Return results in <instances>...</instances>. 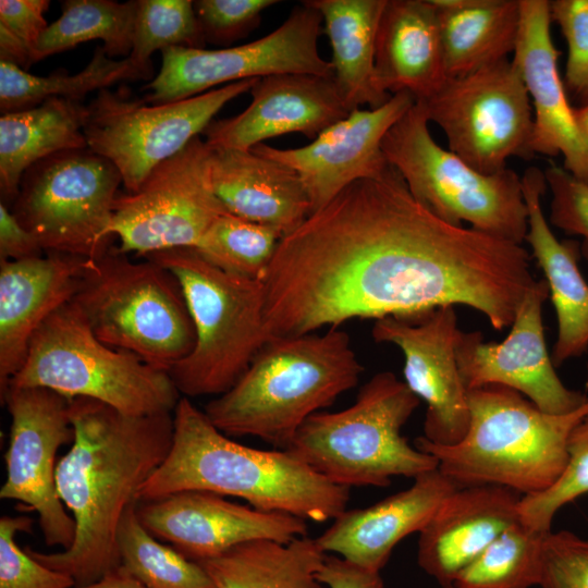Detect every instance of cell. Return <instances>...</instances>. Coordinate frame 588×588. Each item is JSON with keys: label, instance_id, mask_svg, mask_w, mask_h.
Returning <instances> with one entry per match:
<instances>
[{"label": "cell", "instance_id": "6da1fadb", "mask_svg": "<svg viewBox=\"0 0 588 588\" xmlns=\"http://www.w3.org/2000/svg\"><path fill=\"white\" fill-rule=\"evenodd\" d=\"M536 280L526 248L438 218L390 166L281 238L261 279L265 328L301 335L465 305L501 331Z\"/></svg>", "mask_w": 588, "mask_h": 588}, {"label": "cell", "instance_id": "7a4b0ae2", "mask_svg": "<svg viewBox=\"0 0 588 588\" xmlns=\"http://www.w3.org/2000/svg\"><path fill=\"white\" fill-rule=\"evenodd\" d=\"M70 419L74 440L58 461L56 485L75 524L73 543L51 553L24 550L83 586L121 564L122 518L166 460L174 422L173 413L127 415L87 397L71 400Z\"/></svg>", "mask_w": 588, "mask_h": 588}, {"label": "cell", "instance_id": "3957f363", "mask_svg": "<svg viewBox=\"0 0 588 588\" xmlns=\"http://www.w3.org/2000/svg\"><path fill=\"white\" fill-rule=\"evenodd\" d=\"M173 422L171 449L142 487L138 501L207 491L316 523L346 510L348 488L332 483L286 450H258L231 440L189 397L179 400Z\"/></svg>", "mask_w": 588, "mask_h": 588}, {"label": "cell", "instance_id": "277c9868", "mask_svg": "<svg viewBox=\"0 0 588 588\" xmlns=\"http://www.w3.org/2000/svg\"><path fill=\"white\" fill-rule=\"evenodd\" d=\"M363 370L348 334L339 328L272 336L204 412L226 436L256 437L285 450L304 421L354 388Z\"/></svg>", "mask_w": 588, "mask_h": 588}, {"label": "cell", "instance_id": "5b68a950", "mask_svg": "<svg viewBox=\"0 0 588 588\" xmlns=\"http://www.w3.org/2000/svg\"><path fill=\"white\" fill-rule=\"evenodd\" d=\"M469 426L461 441L436 444L422 436L414 445L438 460V469L457 488L495 485L524 495L550 488L568 457L573 428L588 414H550L522 393L500 384L467 391Z\"/></svg>", "mask_w": 588, "mask_h": 588}, {"label": "cell", "instance_id": "8992f818", "mask_svg": "<svg viewBox=\"0 0 588 588\" xmlns=\"http://www.w3.org/2000/svg\"><path fill=\"white\" fill-rule=\"evenodd\" d=\"M420 400L391 371L372 376L356 401L339 412L308 417L285 449L334 485L380 487L392 477H416L438 460L411 445L402 428Z\"/></svg>", "mask_w": 588, "mask_h": 588}, {"label": "cell", "instance_id": "52a82bcc", "mask_svg": "<svg viewBox=\"0 0 588 588\" xmlns=\"http://www.w3.org/2000/svg\"><path fill=\"white\" fill-rule=\"evenodd\" d=\"M71 302L101 342L157 369L169 372L195 345L179 281L148 257L134 261L111 246L86 258Z\"/></svg>", "mask_w": 588, "mask_h": 588}, {"label": "cell", "instance_id": "ba28073f", "mask_svg": "<svg viewBox=\"0 0 588 588\" xmlns=\"http://www.w3.org/2000/svg\"><path fill=\"white\" fill-rule=\"evenodd\" d=\"M146 257L176 278L195 330L192 352L169 371L177 391L186 397L225 393L270 339L261 280L225 272L191 247Z\"/></svg>", "mask_w": 588, "mask_h": 588}, {"label": "cell", "instance_id": "9c48e42d", "mask_svg": "<svg viewBox=\"0 0 588 588\" xmlns=\"http://www.w3.org/2000/svg\"><path fill=\"white\" fill-rule=\"evenodd\" d=\"M30 387L69 400L93 399L135 416L173 413L181 399L169 372L101 342L71 301L36 331L8 385Z\"/></svg>", "mask_w": 588, "mask_h": 588}, {"label": "cell", "instance_id": "30bf717a", "mask_svg": "<svg viewBox=\"0 0 588 588\" xmlns=\"http://www.w3.org/2000/svg\"><path fill=\"white\" fill-rule=\"evenodd\" d=\"M422 106L415 105L382 142L388 163L424 207L443 221L522 245L527 207L522 177L511 169L485 174L440 147L432 138Z\"/></svg>", "mask_w": 588, "mask_h": 588}, {"label": "cell", "instance_id": "8fae6325", "mask_svg": "<svg viewBox=\"0 0 588 588\" xmlns=\"http://www.w3.org/2000/svg\"><path fill=\"white\" fill-rule=\"evenodd\" d=\"M121 184L110 160L88 147L65 150L25 171L11 211L46 253L93 258L112 246Z\"/></svg>", "mask_w": 588, "mask_h": 588}, {"label": "cell", "instance_id": "7c38bea8", "mask_svg": "<svg viewBox=\"0 0 588 588\" xmlns=\"http://www.w3.org/2000/svg\"><path fill=\"white\" fill-rule=\"evenodd\" d=\"M258 78L244 79L204 94L161 105L132 99L125 91H97L87 106V147L120 171L127 193L150 171L199 136L231 100L250 91Z\"/></svg>", "mask_w": 588, "mask_h": 588}, {"label": "cell", "instance_id": "4fadbf2b", "mask_svg": "<svg viewBox=\"0 0 588 588\" xmlns=\"http://www.w3.org/2000/svg\"><path fill=\"white\" fill-rule=\"evenodd\" d=\"M419 102L444 132L449 150L475 170L493 174L511 157L532 158L534 113L522 75L507 58L470 74L446 78Z\"/></svg>", "mask_w": 588, "mask_h": 588}, {"label": "cell", "instance_id": "5bb4252c", "mask_svg": "<svg viewBox=\"0 0 588 588\" xmlns=\"http://www.w3.org/2000/svg\"><path fill=\"white\" fill-rule=\"evenodd\" d=\"M211 149L196 136L160 162L133 193L118 195L109 232L121 253L138 256L172 248H194L226 212L215 194Z\"/></svg>", "mask_w": 588, "mask_h": 588}, {"label": "cell", "instance_id": "9a60e30c", "mask_svg": "<svg viewBox=\"0 0 588 588\" xmlns=\"http://www.w3.org/2000/svg\"><path fill=\"white\" fill-rule=\"evenodd\" d=\"M322 24L321 14L305 0L293 8L278 28L255 41L220 49L167 48L161 51L159 73L145 87L149 90L145 101L174 102L220 84L273 74L333 76L331 62L318 51Z\"/></svg>", "mask_w": 588, "mask_h": 588}, {"label": "cell", "instance_id": "2e32d148", "mask_svg": "<svg viewBox=\"0 0 588 588\" xmlns=\"http://www.w3.org/2000/svg\"><path fill=\"white\" fill-rule=\"evenodd\" d=\"M11 416L0 498L35 511L48 547L69 549L75 524L56 485L58 450L74 440L68 397L46 388H8L1 395Z\"/></svg>", "mask_w": 588, "mask_h": 588}, {"label": "cell", "instance_id": "e0dca14e", "mask_svg": "<svg viewBox=\"0 0 588 588\" xmlns=\"http://www.w3.org/2000/svg\"><path fill=\"white\" fill-rule=\"evenodd\" d=\"M460 333L454 306L380 318L371 330L377 343L393 344L403 353L404 382L427 405L422 437L436 444L457 443L469 426L467 390L456 358Z\"/></svg>", "mask_w": 588, "mask_h": 588}, {"label": "cell", "instance_id": "ac0fdd59", "mask_svg": "<svg viewBox=\"0 0 588 588\" xmlns=\"http://www.w3.org/2000/svg\"><path fill=\"white\" fill-rule=\"evenodd\" d=\"M548 297L546 280H536L502 342H485L480 331L461 330L456 358L467 391L487 384L504 385L550 414L571 413L587 401L588 395L562 382L548 352L542 321Z\"/></svg>", "mask_w": 588, "mask_h": 588}, {"label": "cell", "instance_id": "d6986e66", "mask_svg": "<svg viewBox=\"0 0 588 588\" xmlns=\"http://www.w3.org/2000/svg\"><path fill=\"white\" fill-rule=\"evenodd\" d=\"M415 102L411 94L399 93L379 108L351 111L304 147L280 149L262 143L250 149L296 172L311 215L354 182L377 177L390 167L383 138Z\"/></svg>", "mask_w": 588, "mask_h": 588}, {"label": "cell", "instance_id": "ffe728a7", "mask_svg": "<svg viewBox=\"0 0 588 588\" xmlns=\"http://www.w3.org/2000/svg\"><path fill=\"white\" fill-rule=\"evenodd\" d=\"M136 510L154 537L194 562L254 540L287 543L307 536L304 518L237 504L207 491L176 492L143 502Z\"/></svg>", "mask_w": 588, "mask_h": 588}, {"label": "cell", "instance_id": "44dd1931", "mask_svg": "<svg viewBox=\"0 0 588 588\" xmlns=\"http://www.w3.org/2000/svg\"><path fill=\"white\" fill-rule=\"evenodd\" d=\"M547 0H519L513 63L532 102L530 152L562 156L564 169L588 184V136L579 125L559 73Z\"/></svg>", "mask_w": 588, "mask_h": 588}, {"label": "cell", "instance_id": "7402d4cb", "mask_svg": "<svg viewBox=\"0 0 588 588\" xmlns=\"http://www.w3.org/2000/svg\"><path fill=\"white\" fill-rule=\"evenodd\" d=\"M240 114L213 120L203 132L212 150H249L264 140L302 133L315 139L348 113L333 76L282 73L258 78Z\"/></svg>", "mask_w": 588, "mask_h": 588}, {"label": "cell", "instance_id": "603a6c76", "mask_svg": "<svg viewBox=\"0 0 588 588\" xmlns=\"http://www.w3.org/2000/svg\"><path fill=\"white\" fill-rule=\"evenodd\" d=\"M522 495L495 485L456 488L419 532L417 562L443 587L519 519Z\"/></svg>", "mask_w": 588, "mask_h": 588}, {"label": "cell", "instance_id": "cb8c5ba5", "mask_svg": "<svg viewBox=\"0 0 588 588\" xmlns=\"http://www.w3.org/2000/svg\"><path fill=\"white\" fill-rule=\"evenodd\" d=\"M0 260V392L22 368L30 341L58 308L72 301L86 258L59 254Z\"/></svg>", "mask_w": 588, "mask_h": 588}, {"label": "cell", "instance_id": "d4e9b609", "mask_svg": "<svg viewBox=\"0 0 588 588\" xmlns=\"http://www.w3.org/2000/svg\"><path fill=\"white\" fill-rule=\"evenodd\" d=\"M456 488L438 468L425 473L409 488L380 502L345 510L316 540L326 553L380 573L395 546L420 532Z\"/></svg>", "mask_w": 588, "mask_h": 588}, {"label": "cell", "instance_id": "484cf974", "mask_svg": "<svg viewBox=\"0 0 588 588\" xmlns=\"http://www.w3.org/2000/svg\"><path fill=\"white\" fill-rule=\"evenodd\" d=\"M544 172L528 168L522 176L527 207L525 241L544 274L554 306L558 332L551 358L554 366L588 351V283L580 272L578 242L560 241L551 231L541 206L547 191Z\"/></svg>", "mask_w": 588, "mask_h": 588}, {"label": "cell", "instance_id": "4316f807", "mask_svg": "<svg viewBox=\"0 0 588 588\" xmlns=\"http://www.w3.org/2000/svg\"><path fill=\"white\" fill-rule=\"evenodd\" d=\"M211 183L226 212L286 236L310 215L294 170L252 149H211Z\"/></svg>", "mask_w": 588, "mask_h": 588}, {"label": "cell", "instance_id": "83f0119b", "mask_svg": "<svg viewBox=\"0 0 588 588\" xmlns=\"http://www.w3.org/2000/svg\"><path fill=\"white\" fill-rule=\"evenodd\" d=\"M375 76L388 95H433L446 79L432 0H387L377 33Z\"/></svg>", "mask_w": 588, "mask_h": 588}, {"label": "cell", "instance_id": "f1b7e54d", "mask_svg": "<svg viewBox=\"0 0 588 588\" xmlns=\"http://www.w3.org/2000/svg\"><path fill=\"white\" fill-rule=\"evenodd\" d=\"M87 106L64 98H50L34 108L2 113L0 189L4 201H14L25 171L36 162L61 151L87 148Z\"/></svg>", "mask_w": 588, "mask_h": 588}, {"label": "cell", "instance_id": "f546056e", "mask_svg": "<svg viewBox=\"0 0 588 588\" xmlns=\"http://www.w3.org/2000/svg\"><path fill=\"white\" fill-rule=\"evenodd\" d=\"M322 16L332 48L333 78L348 109L379 108L391 95L375 76L376 41L387 0H306Z\"/></svg>", "mask_w": 588, "mask_h": 588}, {"label": "cell", "instance_id": "4dcf8cb0", "mask_svg": "<svg viewBox=\"0 0 588 588\" xmlns=\"http://www.w3.org/2000/svg\"><path fill=\"white\" fill-rule=\"evenodd\" d=\"M438 12L444 74L460 77L514 52L519 0H432Z\"/></svg>", "mask_w": 588, "mask_h": 588}, {"label": "cell", "instance_id": "1f68e13d", "mask_svg": "<svg viewBox=\"0 0 588 588\" xmlns=\"http://www.w3.org/2000/svg\"><path fill=\"white\" fill-rule=\"evenodd\" d=\"M326 552L307 536L287 543L254 540L197 562L216 588H321Z\"/></svg>", "mask_w": 588, "mask_h": 588}, {"label": "cell", "instance_id": "d6a6232c", "mask_svg": "<svg viewBox=\"0 0 588 588\" xmlns=\"http://www.w3.org/2000/svg\"><path fill=\"white\" fill-rule=\"evenodd\" d=\"M154 75L130 57L115 60L97 47L91 60L78 73L35 75L0 61V109L2 113L34 108L50 98L82 101L91 91L122 81L149 79Z\"/></svg>", "mask_w": 588, "mask_h": 588}, {"label": "cell", "instance_id": "836d02e7", "mask_svg": "<svg viewBox=\"0 0 588 588\" xmlns=\"http://www.w3.org/2000/svg\"><path fill=\"white\" fill-rule=\"evenodd\" d=\"M137 0H65L58 20L48 25L32 52L33 63L82 42L102 40L110 58H127L132 40Z\"/></svg>", "mask_w": 588, "mask_h": 588}, {"label": "cell", "instance_id": "e575fe53", "mask_svg": "<svg viewBox=\"0 0 588 588\" xmlns=\"http://www.w3.org/2000/svg\"><path fill=\"white\" fill-rule=\"evenodd\" d=\"M136 509L134 504L126 511L119 528L121 565L147 588H216L200 564L154 537Z\"/></svg>", "mask_w": 588, "mask_h": 588}, {"label": "cell", "instance_id": "d590c367", "mask_svg": "<svg viewBox=\"0 0 588 588\" xmlns=\"http://www.w3.org/2000/svg\"><path fill=\"white\" fill-rule=\"evenodd\" d=\"M547 532L520 520L504 530L455 578L456 588H531L539 586Z\"/></svg>", "mask_w": 588, "mask_h": 588}, {"label": "cell", "instance_id": "8d00e7d4", "mask_svg": "<svg viewBox=\"0 0 588 588\" xmlns=\"http://www.w3.org/2000/svg\"><path fill=\"white\" fill-rule=\"evenodd\" d=\"M282 237L271 226L225 212L210 225L194 249L225 272L261 280Z\"/></svg>", "mask_w": 588, "mask_h": 588}, {"label": "cell", "instance_id": "74e56055", "mask_svg": "<svg viewBox=\"0 0 588 588\" xmlns=\"http://www.w3.org/2000/svg\"><path fill=\"white\" fill-rule=\"evenodd\" d=\"M130 58L152 72L150 57L170 47L205 48L191 0H137Z\"/></svg>", "mask_w": 588, "mask_h": 588}, {"label": "cell", "instance_id": "f35d334b", "mask_svg": "<svg viewBox=\"0 0 588 588\" xmlns=\"http://www.w3.org/2000/svg\"><path fill=\"white\" fill-rule=\"evenodd\" d=\"M567 453L566 465L550 488L520 499L519 519L537 531L549 532L556 512L588 493V414L571 431Z\"/></svg>", "mask_w": 588, "mask_h": 588}, {"label": "cell", "instance_id": "ab89813d", "mask_svg": "<svg viewBox=\"0 0 588 588\" xmlns=\"http://www.w3.org/2000/svg\"><path fill=\"white\" fill-rule=\"evenodd\" d=\"M28 516L4 515L0 519V588H72L74 579L29 555L16 543V534L30 531Z\"/></svg>", "mask_w": 588, "mask_h": 588}, {"label": "cell", "instance_id": "60d3db41", "mask_svg": "<svg viewBox=\"0 0 588 588\" xmlns=\"http://www.w3.org/2000/svg\"><path fill=\"white\" fill-rule=\"evenodd\" d=\"M551 20L556 22L567 45L564 86L578 107L588 106V0L550 1Z\"/></svg>", "mask_w": 588, "mask_h": 588}, {"label": "cell", "instance_id": "b9f144b4", "mask_svg": "<svg viewBox=\"0 0 588 588\" xmlns=\"http://www.w3.org/2000/svg\"><path fill=\"white\" fill-rule=\"evenodd\" d=\"M277 0H197L195 14L206 44L229 48L249 35Z\"/></svg>", "mask_w": 588, "mask_h": 588}, {"label": "cell", "instance_id": "7bdbcfd3", "mask_svg": "<svg viewBox=\"0 0 588 588\" xmlns=\"http://www.w3.org/2000/svg\"><path fill=\"white\" fill-rule=\"evenodd\" d=\"M541 588H588V540L568 530L546 534Z\"/></svg>", "mask_w": 588, "mask_h": 588}, {"label": "cell", "instance_id": "ee69618b", "mask_svg": "<svg viewBox=\"0 0 588 588\" xmlns=\"http://www.w3.org/2000/svg\"><path fill=\"white\" fill-rule=\"evenodd\" d=\"M543 172L552 195L550 221L565 233L581 237L580 255L588 261V184L554 164Z\"/></svg>", "mask_w": 588, "mask_h": 588}, {"label": "cell", "instance_id": "f6af8a7d", "mask_svg": "<svg viewBox=\"0 0 588 588\" xmlns=\"http://www.w3.org/2000/svg\"><path fill=\"white\" fill-rule=\"evenodd\" d=\"M49 5L48 0H1L0 25L21 39L33 52L48 27L44 13Z\"/></svg>", "mask_w": 588, "mask_h": 588}, {"label": "cell", "instance_id": "bcb514c9", "mask_svg": "<svg viewBox=\"0 0 588 588\" xmlns=\"http://www.w3.org/2000/svg\"><path fill=\"white\" fill-rule=\"evenodd\" d=\"M46 252L37 238L25 229L11 209L0 204V260H23L42 256Z\"/></svg>", "mask_w": 588, "mask_h": 588}, {"label": "cell", "instance_id": "7dc6e473", "mask_svg": "<svg viewBox=\"0 0 588 588\" xmlns=\"http://www.w3.org/2000/svg\"><path fill=\"white\" fill-rule=\"evenodd\" d=\"M316 576L320 584L329 588H384L379 572L364 568L339 555H326Z\"/></svg>", "mask_w": 588, "mask_h": 588}, {"label": "cell", "instance_id": "c3c4849f", "mask_svg": "<svg viewBox=\"0 0 588 588\" xmlns=\"http://www.w3.org/2000/svg\"><path fill=\"white\" fill-rule=\"evenodd\" d=\"M72 588H147L138 579H136L121 564L106 573L98 580L83 586H74Z\"/></svg>", "mask_w": 588, "mask_h": 588}, {"label": "cell", "instance_id": "681fc988", "mask_svg": "<svg viewBox=\"0 0 588 588\" xmlns=\"http://www.w3.org/2000/svg\"><path fill=\"white\" fill-rule=\"evenodd\" d=\"M576 119L588 136V106L581 108H575Z\"/></svg>", "mask_w": 588, "mask_h": 588}, {"label": "cell", "instance_id": "f907efd6", "mask_svg": "<svg viewBox=\"0 0 588 588\" xmlns=\"http://www.w3.org/2000/svg\"><path fill=\"white\" fill-rule=\"evenodd\" d=\"M443 588H456V587H454V586L450 585V586H448V587H443Z\"/></svg>", "mask_w": 588, "mask_h": 588}]
</instances>
